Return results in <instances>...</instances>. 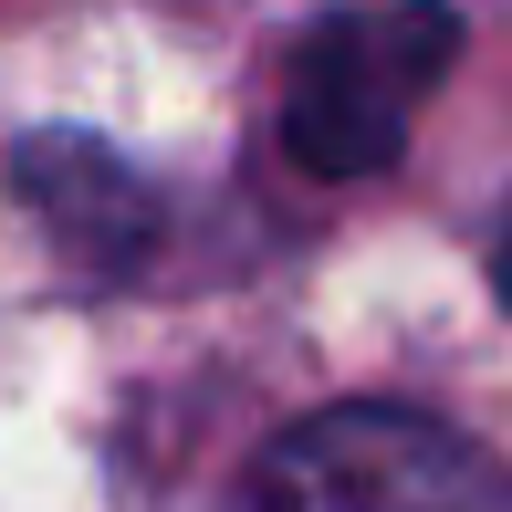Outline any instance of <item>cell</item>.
Here are the masks:
<instances>
[{
  "label": "cell",
  "instance_id": "cell-1",
  "mask_svg": "<svg viewBox=\"0 0 512 512\" xmlns=\"http://www.w3.org/2000/svg\"><path fill=\"white\" fill-rule=\"evenodd\" d=\"M460 63V11L439 0H387V11H335L293 42L283 63V147L314 178H377L398 168L418 105Z\"/></svg>",
  "mask_w": 512,
  "mask_h": 512
},
{
  "label": "cell",
  "instance_id": "cell-2",
  "mask_svg": "<svg viewBox=\"0 0 512 512\" xmlns=\"http://www.w3.org/2000/svg\"><path fill=\"white\" fill-rule=\"evenodd\" d=\"M251 512H512V481L418 408H324L272 439Z\"/></svg>",
  "mask_w": 512,
  "mask_h": 512
},
{
  "label": "cell",
  "instance_id": "cell-3",
  "mask_svg": "<svg viewBox=\"0 0 512 512\" xmlns=\"http://www.w3.org/2000/svg\"><path fill=\"white\" fill-rule=\"evenodd\" d=\"M11 189L32 199L42 230H53L84 272H105V283H126V272H147L157 251H168V199L115 147H95V136H32V147L11 157Z\"/></svg>",
  "mask_w": 512,
  "mask_h": 512
},
{
  "label": "cell",
  "instance_id": "cell-4",
  "mask_svg": "<svg viewBox=\"0 0 512 512\" xmlns=\"http://www.w3.org/2000/svg\"><path fill=\"white\" fill-rule=\"evenodd\" d=\"M492 283H502V304H512V220H502V251H492Z\"/></svg>",
  "mask_w": 512,
  "mask_h": 512
}]
</instances>
